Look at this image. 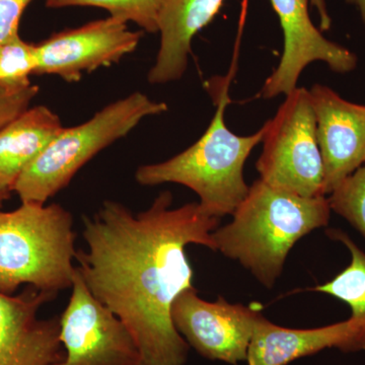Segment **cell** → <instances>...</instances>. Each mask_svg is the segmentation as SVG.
<instances>
[{
    "label": "cell",
    "mask_w": 365,
    "mask_h": 365,
    "mask_svg": "<svg viewBox=\"0 0 365 365\" xmlns=\"http://www.w3.org/2000/svg\"><path fill=\"white\" fill-rule=\"evenodd\" d=\"M163 191L141 212L106 200L83 217L86 248L78 250L79 274L91 294L129 329L148 365H185L190 346L175 328L172 307L193 289L189 245L215 251L220 218L200 203L173 208Z\"/></svg>",
    "instance_id": "1"
},
{
    "label": "cell",
    "mask_w": 365,
    "mask_h": 365,
    "mask_svg": "<svg viewBox=\"0 0 365 365\" xmlns=\"http://www.w3.org/2000/svg\"><path fill=\"white\" fill-rule=\"evenodd\" d=\"M330 215L326 196L295 195L258 179L232 222L212 232L215 251L239 262L262 285L272 288L290 250L313 230L328 227Z\"/></svg>",
    "instance_id": "2"
},
{
    "label": "cell",
    "mask_w": 365,
    "mask_h": 365,
    "mask_svg": "<svg viewBox=\"0 0 365 365\" xmlns=\"http://www.w3.org/2000/svg\"><path fill=\"white\" fill-rule=\"evenodd\" d=\"M234 66L225 78L208 83L216 111L205 133L179 155L165 162L141 165L135 173L136 182L141 186L174 182L188 187L198 195L204 210L218 218L234 215L248 195L245 163L252 150L262 143L265 132L263 125L252 135L240 136L225 124Z\"/></svg>",
    "instance_id": "3"
},
{
    "label": "cell",
    "mask_w": 365,
    "mask_h": 365,
    "mask_svg": "<svg viewBox=\"0 0 365 365\" xmlns=\"http://www.w3.org/2000/svg\"><path fill=\"white\" fill-rule=\"evenodd\" d=\"M76 240L73 216L60 204L0 211V292L14 294L24 284L52 294L71 288Z\"/></svg>",
    "instance_id": "4"
},
{
    "label": "cell",
    "mask_w": 365,
    "mask_h": 365,
    "mask_svg": "<svg viewBox=\"0 0 365 365\" xmlns=\"http://www.w3.org/2000/svg\"><path fill=\"white\" fill-rule=\"evenodd\" d=\"M167 111L165 103L140 91L106 106L85 123L63 128L26 168L13 191L21 202L46 204L98 153L130 133L145 118Z\"/></svg>",
    "instance_id": "5"
},
{
    "label": "cell",
    "mask_w": 365,
    "mask_h": 365,
    "mask_svg": "<svg viewBox=\"0 0 365 365\" xmlns=\"http://www.w3.org/2000/svg\"><path fill=\"white\" fill-rule=\"evenodd\" d=\"M264 128L263 150L256 163L262 181L307 198L326 196L323 158L309 91L297 88L285 96Z\"/></svg>",
    "instance_id": "6"
},
{
    "label": "cell",
    "mask_w": 365,
    "mask_h": 365,
    "mask_svg": "<svg viewBox=\"0 0 365 365\" xmlns=\"http://www.w3.org/2000/svg\"><path fill=\"white\" fill-rule=\"evenodd\" d=\"M60 316L64 359L56 365H148L129 329L98 302L76 269Z\"/></svg>",
    "instance_id": "7"
},
{
    "label": "cell",
    "mask_w": 365,
    "mask_h": 365,
    "mask_svg": "<svg viewBox=\"0 0 365 365\" xmlns=\"http://www.w3.org/2000/svg\"><path fill=\"white\" fill-rule=\"evenodd\" d=\"M283 32V53L279 64L264 83L261 96L272 98L292 93L304 68L313 62H325L334 72L348 73L357 66V57L342 46L324 37L309 13V0H270ZM318 7L322 29L331 20L324 0H312Z\"/></svg>",
    "instance_id": "8"
},
{
    "label": "cell",
    "mask_w": 365,
    "mask_h": 365,
    "mask_svg": "<svg viewBox=\"0 0 365 365\" xmlns=\"http://www.w3.org/2000/svg\"><path fill=\"white\" fill-rule=\"evenodd\" d=\"M253 307L230 304L223 297L206 302L196 288L182 292L172 307L180 335L201 356L230 365L246 361L257 319Z\"/></svg>",
    "instance_id": "9"
},
{
    "label": "cell",
    "mask_w": 365,
    "mask_h": 365,
    "mask_svg": "<svg viewBox=\"0 0 365 365\" xmlns=\"http://www.w3.org/2000/svg\"><path fill=\"white\" fill-rule=\"evenodd\" d=\"M141 38L143 32L129 30L127 23L112 16L53 34L36 45L35 74H53L76 83L83 73L121 61L135 51Z\"/></svg>",
    "instance_id": "10"
},
{
    "label": "cell",
    "mask_w": 365,
    "mask_h": 365,
    "mask_svg": "<svg viewBox=\"0 0 365 365\" xmlns=\"http://www.w3.org/2000/svg\"><path fill=\"white\" fill-rule=\"evenodd\" d=\"M56 295L33 287L19 294L0 292V365H56L63 360L60 317L39 316Z\"/></svg>",
    "instance_id": "11"
},
{
    "label": "cell",
    "mask_w": 365,
    "mask_h": 365,
    "mask_svg": "<svg viewBox=\"0 0 365 365\" xmlns=\"http://www.w3.org/2000/svg\"><path fill=\"white\" fill-rule=\"evenodd\" d=\"M324 163L325 194L365 165V106L341 98L326 86L309 90Z\"/></svg>",
    "instance_id": "12"
},
{
    "label": "cell",
    "mask_w": 365,
    "mask_h": 365,
    "mask_svg": "<svg viewBox=\"0 0 365 365\" xmlns=\"http://www.w3.org/2000/svg\"><path fill=\"white\" fill-rule=\"evenodd\" d=\"M359 327L354 319L321 328H283L259 317L250 342L248 365H287L328 348L343 352L359 351Z\"/></svg>",
    "instance_id": "13"
},
{
    "label": "cell",
    "mask_w": 365,
    "mask_h": 365,
    "mask_svg": "<svg viewBox=\"0 0 365 365\" xmlns=\"http://www.w3.org/2000/svg\"><path fill=\"white\" fill-rule=\"evenodd\" d=\"M225 0H165L158 18L160 44L148 72L153 85L179 81L188 66L192 41L222 9Z\"/></svg>",
    "instance_id": "14"
},
{
    "label": "cell",
    "mask_w": 365,
    "mask_h": 365,
    "mask_svg": "<svg viewBox=\"0 0 365 365\" xmlns=\"http://www.w3.org/2000/svg\"><path fill=\"white\" fill-rule=\"evenodd\" d=\"M63 128L56 113L36 106L0 129V188L13 191L26 168Z\"/></svg>",
    "instance_id": "15"
},
{
    "label": "cell",
    "mask_w": 365,
    "mask_h": 365,
    "mask_svg": "<svg viewBox=\"0 0 365 365\" xmlns=\"http://www.w3.org/2000/svg\"><path fill=\"white\" fill-rule=\"evenodd\" d=\"M331 239L341 242L351 255L349 265L332 280L318 287L309 288L311 292H322L345 302L351 309L350 318L359 327V350H365V253L340 230H328Z\"/></svg>",
    "instance_id": "16"
},
{
    "label": "cell",
    "mask_w": 365,
    "mask_h": 365,
    "mask_svg": "<svg viewBox=\"0 0 365 365\" xmlns=\"http://www.w3.org/2000/svg\"><path fill=\"white\" fill-rule=\"evenodd\" d=\"M165 0H46L51 9L68 6L100 7L118 20L136 24L148 33H158V18Z\"/></svg>",
    "instance_id": "17"
},
{
    "label": "cell",
    "mask_w": 365,
    "mask_h": 365,
    "mask_svg": "<svg viewBox=\"0 0 365 365\" xmlns=\"http://www.w3.org/2000/svg\"><path fill=\"white\" fill-rule=\"evenodd\" d=\"M37 67L36 45L14 36L0 46V86L11 88H26L30 83L31 74Z\"/></svg>",
    "instance_id": "18"
},
{
    "label": "cell",
    "mask_w": 365,
    "mask_h": 365,
    "mask_svg": "<svg viewBox=\"0 0 365 365\" xmlns=\"http://www.w3.org/2000/svg\"><path fill=\"white\" fill-rule=\"evenodd\" d=\"M331 210L365 237V165L341 181L328 198Z\"/></svg>",
    "instance_id": "19"
},
{
    "label": "cell",
    "mask_w": 365,
    "mask_h": 365,
    "mask_svg": "<svg viewBox=\"0 0 365 365\" xmlns=\"http://www.w3.org/2000/svg\"><path fill=\"white\" fill-rule=\"evenodd\" d=\"M38 93L39 88L37 86L21 88L0 86V129L28 110Z\"/></svg>",
    "instance_id": "20"
},
{
    "label": "cell",
    "mask_w": 365,
    "mask_h": 365,
    "mask_svg": "<svg viewBox=\"0 0 365 365\" xmlns=\"http://www.w3.org/2000/svg\"><path fill=\"white\" fill-rule=\"evenodd\" d=\"M33 0H0V46L19 35V25L26 7Z\"/></svg>",
    "instance_id": "21"
},
{
    "label": "cell",
    "mask_w": 365,
    "mask_h": 365,
    "mask_svg": "<svg viewBox=\"0 0 365 365\" xmlns=\"http://www.w3.org/2000/svg\"><path fill=\"white\" fill-rule=\"evenodd\" d=\"M346 2H348L349 4H352V6H356V9H359L360 16H361L362 23H364L365 28V0H346Z\"/></svg>",
    "instance_id": "22"
},
{
    "label": "cell",
    "mask_w": 365,
    "mask_h": 365,
    "mask_svg": "<svg viewBox=\"0 0 365 365\" xmlns=\"http://www.w3.org/2000/svg\"><path fill=\"white\" fill-rule=\"evenodd\" d=\"M9 191H6V190L0 188V209L2 207V204H4V201L9 198Z\"/></svg>",
    "instance_id": "23"
}]
</instances>
